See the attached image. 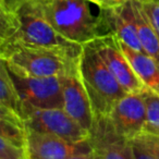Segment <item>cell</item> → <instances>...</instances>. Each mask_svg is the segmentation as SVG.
Here are the masks:
<instances>
[{
  "instance_id": "obj_1",
  "label": "cell",
  "mask_w": 159,
  "mask_h": 159,
  "mask_svg": "<svg viewBox=\"0 0 159 159\" xmlns=\"http://www.w3.org/2000/svg\"><path fill=\"white\" fill-rule=\"evenodd\" d=\"M20 44L66 52L79 59L83 45L53 30L37 0H0V45Z\"/></svg>"
},
{
  "instance_id": "obj_2",
  "label": "cell",
  "mask_w": 159,
  "mask_h": 159,
  "mask_svg": "<svg viewBox=\"0 0 159 159\" xmlns=\"http://www.w3.org/2000/svg\"><path fill=\"white\" fill-rule=\"evenodd\" d=\"M47 22L66 39L84 45L107 35L99 13L92 12V0H37ZM96 6V5H95Z\"/></svg>"
},
{
  "instance_id": "obj_3",
  "label": "cell",
  "mask_w": 159,
  "mask_h": 159,
  "mask_svg": "<svg viewBox=\"0 0 159 159\" xmlns=\"http://www.w3.org/2000/svg\"><path fill=\"white\" fill-rule=\"evenodd\" d=\"M79 77L92 102L95 118L108 117L115 105L128 94L92 42L83 45L79 59Z\"/></svg>"
},
{
  "instance_id": "obj_4",
  "label": "cell",
  "mask_w": 159,
  "mask_h": 159,
  "mask_svg": "<svg viewBox=\"0 0 159 159\" xmlns=\"http://www.w3.org/2000/svg\"><path fill=\"white\" fill-rule=\"evenodd\" d=\"M79 59L53 49L20 44L0 45V60L8 68L34 76L76 75Z\"/></svg>"
},
{
  "instance_id": "obj_5",
  "label": "cell",
  "mask_w": 159,
  "mask_h": 159,
  "mask_svg": "<svg viewBox=\"0 0 159 159\" xmlns=\"http://www.w3.org/2000/svg\"><path fill=\"white\" fill-rule=\"evenodd\" d=\"M22 118L26 130L57 135L72 143L86 141L91 135L62 108L39 109L23 104Z\"/></svg>"
},
{
  "instance_id": "obj_6",
  "label": "cell",
  "mask_w": 159,
  "mask_h": 159,
  "mask_svg": "<svg viewBox=\"0 0 159 159\" xmlns=\"http://www.w3.org/2000/svg\"><path fill=\"white\" fill-rule=\"evenodd\" d=\"M7 69L23 104L39 109L63 107L61 77L34 76L14 71L8 66Z\"/></svg>"
},
{
  "instance_id": "obj_7",
  "label": "cell",
  "mask_w": 159,
  "mask_h": 159,
  "mask_svg": "<svg viewBox=\"0 0 159 159\" xmlns=\"http://www.w3.org/2000/svg\"><path fill=\"white\" fill-rule=\"evenodd\" d=\"M92 43L126 93L133 94L143 91L145 86L135 74L130 61L120 47L119 39L113 34L99 36Z\"/></svg>"
},
{
  "instance_id": "obj_8",
  "label": "cell",
  "mask_w": 159,
  "mask_h": 159,
  "mask_svg": "<svg viewBox=\"0 0 159 159\" xmlns=\"http://www.w3.org/2000/svg\"><path fill=\"white\" fill-rule=\"evenodd\" d=\"M26 149L30 159H68L94 148L89 139L72 143L57 135L26 130Z\"/></svg>"
},
{
  "instance_id": "obj_9",
  "label": "cell",
  "mask_w": 159,
  "mask_h": 159,
  "mask_svg": "<svg viewBox=\"0 0 159 159\" xmlns=\"http://www.w3.org/2000/svg\"><path fill=\"white\" fill-rule=\"evenodd\" d=\"M108 119L115 130L130 141L143 134L146 125V106L142 92L126 94L115 105Z\"/></svg>"
},
{
  "instance_id": "obj_10",
  "label": "cell",
  "mask_w": 159,
  "mask_h": 159,
  "mask_svg": "<svg viewBox=\"0 0 159 159\" xmlns=\"http://www.w3.org/2000/svg\"><path fill=\"white\" fill-rule=\"evenodd\" d=\"M98 9L107 34H113L123 44L144 52L136 33L132 0H125L117 5L98 7Z\"/></svg>"
},
{
  "instance_id": "obj_11",
  "label": "cell",
  "mask_w": 159,
  "mask_h": 159,
  "mask_svg": "<svg viewBox=\"0 0 159 159\" xmlns=\"http://www.w3.org/2000/svg\"><path fill=\"white\" fill-rule=\"evenodd\" d=\"M89 141L102 159H135L132 143L115 130L108 117H96Z\"/></svg>"
},
{
  "instance_id": "obj_12",
  "label": "cell",
  "mask_w": 159,
  "mask_h": 159,
  "mask_svg": "<svg viewBox=\"0 0 159 159\" xmlns=\"http://www.w3.org/2000/svg\"><path fill=\"white\" fill-rule=\"evenodd\" d=\"M61 87L63 96L62 109L84 130L91 133L95 122V113L79 74L62 76Z\"/></svg>"
},
{
  "instance_id": "obj_13",
  "label": "cell",
  "mask_w": 159,
  "mask_h": 159,
  "mask_svg": "<svg viewBox=\"0 0 159 159\" xmlns=\"http://www.w3.org/2000/svg\"><path fill=\"white\" fill-rule=\"evenodd\" d=\"M119 44L144 86L159 94V62L147 53L135 50L120 40Z\"/></svg>"
},
{
  "instance_id": "obj_14",
  "label": "cell",
  "mask_w": 159,
  "mask_h": 159,
  "mask_svg": "<svg viewBox=\"0 0 159 159\" xmlns=\"http://www.w3.org/2000/svg\"><path fill=\"white\" fill-rule=\"evenodd\" d=\"M135 26L144 52L159 62V37L139 0H132Z\"/></svg>"
},
{
  "instance_id": "obj_15",
  "label": "cell",
  "mask_w": 159,
  "mask_h": 159,
  "mask_svg": "<svg viewBox=\"0 0 159 159\" xmlns=\"http://www.w3.org/2000/svg\"><path fill=\"white\" fill-rule=\"evenodd\" d=\"M0 139L26 147V128L22 117L5 107H0Z\"/></svg>"
},
{
  "instance_id": "obj_16",
  "label": "cell",
  "mask_w": 159,
  "mask_h": 159,
  "mask_svg": "<svg viewBox=\"0 0 159 159\" xmlns=\"http://www.w3.org/2000/svg\"><path fill=\"white\" fill-rule=\"evenodd\" d=\"M0 107L10 109L22 117V98L10 76L5 62L1 60H0Z\"/></svg>"
},
{
  "instance_id": "obj_17",
  "label": "cell",
  "mask_w": 159,
  "mask_h": 159,
  "mask_svg": "<svg viewBox=\"0 0 159 159\" xmlns=\"http://www.w3.org/2000/svg\"><path fill=\"white\" fill-rule=\"evenodd\" d=\"M146 106V125L144 133L159 136V94L144 87L142 91Z\"/></svg>"
},
{
  "instance_id": "obj_18",
  "label": "cell",
  "mask_w": 159,
  "mask_h": 159,
  "mask_svg": "<svg viewBox=\"0 0 159 159\" xmlns=\"http://www.w3.org/2000/svg\"><path fill=\"white\" fill-rule=\"evenodd\" d=\"M0 159H30L26 147L0 139Z\"/></svg>"
},
{
  "instance_id": "obj_19",
  "label": "cell",
  "mask_w": 159,
  "mask_h": 159,
  "mask_svg": "<svg viewBox=\"0 0 159 159\" xmlns=\"http://www.w3.org/2000/svg\"><path fill=\"white\" fill-rule=\"evenodd\" d=\"M139 1L159 37V1L156 0H139Z\"/></svg>"
},
{
  "instance_id": "obj_20",
  "label": "cell",
  "mask_w": 159,
  "mask_h": 159,
  "mask_svg": "<svg viewBox=\"0 0 159 159\" xmlns=\"http://www.w3.org/2000/svg\"><path fill=\"white\" fill-rule=\"evenodd\" d=\"M135 139H137L152 156H155L157 159H159V136L143 133V134L139 135Z\"/></svg>"
},
{
  "instance_id": "obj_21",
  "label": "cell",
  "mask_w": 159,
  "mask_h": 159,
  "mask_svg": "<svg viewBox=\"0 0 159 159\" xmlns=\"http://www.w3.org/2000/svg\"><path fill=\"white\" fill-rule=\"evenodd\" d=\"M131 143H132V148H133L135 159H157L156 157L152 156L137 139H132Z\"/></svg>"
},
{
  "instance_id": "obj_22",
  "label": "cell",
  "mask_w": 159,
  "mask_h": 159,
  "mask_svg": "<svg viewBox=\"0 0 159 159\" xmlns=\"http://www.w3.org/2000/svg\"><path fill=\"white\" fill-rule=\"evenodd\" d=\"M68 159H102V158H100V156L97 154V152L93 150V152H85V154L75 155V156H72Z\"/></svg>"
},
{
  "instance_id": "obj_23",
  "label": "cell",
  "mask_w": 159,
  "mask_h": 159,
  "mask_svg": "<svg viewBox=\"0 0 159 159\" xmlns=\"http://www.w3.org/2000/svg\"><path fill=\"white\" fill-rule=\"evenodd\" d=\"M97 7H106V6L117 5V3L123 2L125 0H92Z\"/></svg>"
},
{
  "instance_id": "obj_24",
  "label": "cell",
  "mask_w": 159,
  "mask_h": 159,
  "mask_svg": "<svg viewBox=\"0 0 159 159\" xmlns=\"http://www.w3.org/2000/svg\"><path fill=\"white\" fill-rule=\"evenodd\" d=\"M156 1H159V0H156Z\"/></svg>"
}]
</instances>
